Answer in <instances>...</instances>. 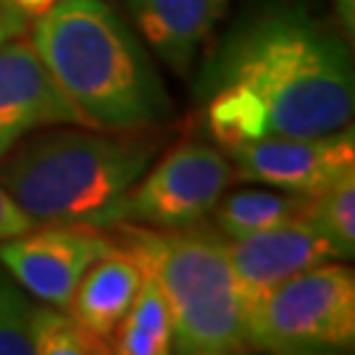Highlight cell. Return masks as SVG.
Returning <instances> with one entry per match:
<instances>
[{
	"label": "cell",
	"mask_w": 355,
	"mask_h": 355,
	"mask_svg": "<svg viewBox=\"0 0 355 355\" xmlns=\"http://www.w3.org/2000/svg\"><path fill=\"white\" fill-rule=\"evenodd\" d=\"M205 121L224 148L255 137H316L353 124V53L300 3L245 13L198 82Z\"/></svg>",
	"instance_id": "6da1fadb"
},
{
	"label": "cell",
	"mask_w": 355,
	"mask_h": 355,
	"mask_svg": "<svg viewBox=\"0 0 355 355\" xmlns=\"http://www.w3.org/2000/svg\"><path fill=\"white\" fill-rule=\"evenodd\" d=\"M32 42L85 127L145 132L174 114L148 51L108 3L61 0L37 19Z\"/></svg>",
	"instance_id": "7a4b0ae2"
},
{
	"label": "cell",
	"mask_w": 355,
	"mask_h": 355,
	"mask_svg": "<svg viewBox=\"0 0 355 355\" xmlns=\"http://www.w3.org/2000/svg\"><path fill=\"white\" fill-rule=\"evenodd\" d=\"M155 150L158 140L135 132L45 127L0 158V187L32 224H92L148 171Z\"/></svg>",
	"instance_id": "3957f363"
},
{
	"label": "cell",
	"mask_w": 355,
	"mask_h": 355,
	"mask_svg": "<svg viewBox=\"0 0 355 355\" xmlns=\"http://www.w3.org/2000/svg\"><path fill=\"white\" fill-rule=\"evenodd\" d=\"M108 237L127 248L140 268L161 290L168 313L174 350L184 355L245 353V300L229 263L227 240L198 224L153 229L114 224Z\"/></svg>",
	"instance_id": "277c9868"
},
{
	"label": "cell",
	"mask_w": 355,
	"mask_h": 355,
	"mask_svg": "<svg viewBox=\"0 0 355 355\" xmlns=\"http://www.w3.org/2000/svg\"><path fill=\"white\" fill-rule=\"evenodd\" d=\"M248 347L277 355L343 353L355 345V277L321 263L245 305Z\"/></svg>",
	"instance_id": "5b68a950"
},
{
	"label": "cell",
	"mask_w": 355,
	"mask_h": 355,
	"mask_svg": "<svg viewBox=\"0 0 355 355\" xmlns=\"http://www.w3.org/2000/svg\"><path fill=\"white\" fill-rule=\"evenodd\" d=\"M234 168L224 153L203 142H187L164 155L148 177H140L119 200L103 208L89 227L137 224L182 229L203 224L224 195Z\"/></svg>",
	"instance_id": "8992f818"
},
{
	"label": "cell",
	"mask_w": 355,
	"mask_h": 355,
	"mask_svg": "<svg viewBox=\"0 0 355 355\" xmlns=\"http://www.w3.org/2000/svg\"><path fill=\"white\" fill-rule=\"evenodd\" d=\"M245 182L313 198L355 174L353 124L316 137H255L224 148Z\"/></svg>",
	"instance_id": "52a82bcc"
},
{
	"label": "cell",
	"mask_w": 355,
	"mask_h": 355,
	"mask_svg": "<svg viewBox=\"0 0 355 355\" xmlns=\"http://www.w3.org/2000/svg\"><path fill=\"white\" fill-rule=\"evenodd\" d=\"M111 250V237L89 224H45L0 245V263L40 303L66 308L79 279Z\"/></svg>",
	"instance_id": "ba28073f"
},
{
	"label": "cell",
	"mask_w": 355,
	"mask_h": 355,
	"mask_svg": "<svg viewBox=\"0 0 355 355\" xmlns=\"http://www.w3.org/2000/svg\"><path fill=\"white\" fill-rule=\"evenodd\" d=\"M61 124L85 127L48 74L35 42L21 35L0 42V158L26 135Z\"/></svg>",
	"instance_id": "9c48e42d"
},
{
	"label": "cell",
	"mask_w": 355,
	"mask_h": 355,
	"mask_svg": "<svg viewBox=\"0 0 355 355\" xmlns=\"http://www.w3.org/2000/svg\"><path fill=\"white\" fill-rule=\"evenodd\" d=\"M227 255L240 282L245 305L308 268L343 261L329 237L308 216L227 240Z\"/></svg>",
	"instance_id": "30bf717a"
},
{
	"label": "cell",
	"mask_w": 355,
	"mask_h": 355,
	"mask_svg": "<svg viewBox=\"0 0 355 355\" xmlns=\"http://www.w3.org/2000/svg\"><path fill=\"white\" fill-rule=\"evenodd\" d=\"M229 0H129L140 37L177 74H190Z\"/></svg>",
	"instance_id": "8fae6325"
},
{
	"label": "cell",
	"mask_w": 355,
	"mask_h": 355,
	"mask_svg": "<svg viewBox=\"0 0 355 355\" xmlns=\"http://www.w3.org/2000/svg\"><path fill=\"white\" fill-rule=\"evenodd\" d=\"M142 277L145 274L137 258L111 240V250L98 258L79 279L66 311L89 334L111 345L119 321L124 318L140 290Z\"/></svg>",
	"instance_id": "7c38bea8"
},
{
	"label": "cell",
	"mask_w": 355,
	"mask_h": 355,
	"mask_svg": "<svg viewBox=\"0 0 355 355\" xmlns=\"http://www.w3.org/2000/svg\"><path fill=\"white\" fill-rule=\"evenodd\" d=\"M308 195L295 192H268V190H240L232 195H221L214 205V227L221 237L237 240L261 229L277 227L290 218L308 214Z\"/></svg>",
	"instance_id": "4fadbf2b"
},
{
	"label": "cell",
	"mask_w": 355,
	"mask_h": 355,
	"mask_svg": "<svg viewBox=\"0 0 355 355\" xmlns=\"http://www.w3.org/2000/svg\"><path fill=\"white\" fill-rule=\"evenodd\" d=\"M145 274V271H142ZM111 353L119 355H166L174 353L171 313L155 282L145 274L135 300L111 337Z\"/></svg>",
	"instance_id": "5bb4252c"
},
{
	"label": "cell",
	"mask_w": 355,
	"mask_h": 355,
	"mask_svg": "<svg viewBox=\"0 0 355 355\" xmlns=\"http://www.w3.org/2000/svg\"><path fill=\"white\" fill-rule=\"evenodd\" d=\"M35 355H105L111 345L89 334L79 321L53 305H32L29 318Z\"/></svg>",
	"instance_id": "9a60e30c"
},
{
	"label": "cell",
	"mask_w": 355,
	"mask_h": 355,
	"mask_svg": "<svg viewBox=\"0 0 355 355\" xmlns=\"http://www.w3.org/2000/svg\"><path fill=\"white\" fill-rule=\"evenodd\" d=\"M308 218L316 224L331 245L337 248L340 258L355 255V174L340 179L329 190L318 192L308 203Z\"/></svg>",
	"instance_id": "2e32d148"
},
{
	"label": "cell",
	"mask_w": 355,
	"mask_h": 355,
	"mask_svg": "<svg viewBox=\"0 0 355 355\" xmlns=\"http://www.w3.org/2000/svg\"><path fill=\"white\" fill-rule=\"evenodd\" d=\"M29 318L32 303L24 287L0 263V355H35Z\"/></svg>",
	"instance_id": "e0dca14e"
},
{
	"label": "cell",
	"mask_w": 355,
	"mask_h": 355,
	"mask_svg": "<svg viewBox=\"0 0 355 355\" xmlns=\"http://www.w3.org/2000/svg\"><path fill=\"white\" fill-rule=\"evenodd\" d=\"M32 229L26 214L8 198V192L0 187V240H11Z\"/></svg>",
	"instance_id": "ac0fdd59"
},
{
	"label": "cell",
	"mask_w": 355,
	"mask_h": 355,
	"mask_svg": "<svg viewBox=\"0 0 355 355\" xmlns=\"http://www.w3.org/2000/svg\"><path fill=\"white\" fill-rule=\"evenodd\" d=\"M24 26H26L24 16L3 0V3H0V42H6V40L21 35V32H24Z\"/></svg>",
	"instance_id": "d6986e66"
},
{
	"label": "cell",
	"mask_w": 355,
	"mask_h": 355,
	"mask_svg": "<svg viewBox=\"0 0 355 355\" xmlns=\"http://www.w3.org/2000/svg\"><path fill=\"white\" fill-rule=\"evenodd\" d=\"M6 3H8L11 8H16V11L21 13L26 21H29V19H40V16H45L53 6H58L61 0H6Z\"/></svg>",
	"instance_id": "ffe728a7"
},
{
	"label": "cell",
	"mask_w": 355,
	"mask_h": 355,
	"mask_svg": "<svg viewBox=\"0 0 355 355\" xmlns=\"http://www.w3.org/2000/svg\"><path fill=\"white\" fill-rule=\"evenodd\" d=\"M337 8H340L347 32H353V0H337Z\"/></svg>",
	"instance_id": "44dd1931"
},
{
	"label": "cell",
	"mask_w": 355,
	"mask_h": 355,
	"mask_svg": "<svg viewBox=\"0 0 355 355\" xmlns=\"http://www.w3.org/2000/svg\"><path fill=\"white\" fill-rule=\"evenodd\" d=\"M0 3H3V0H0Z\"/></svg>",
	"instance_id": "7402d4cb"
}]
</instances>
